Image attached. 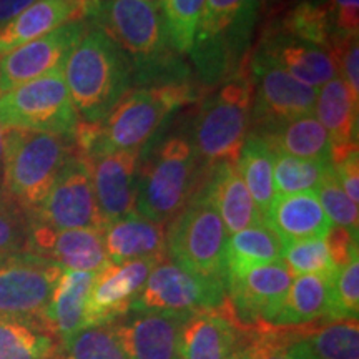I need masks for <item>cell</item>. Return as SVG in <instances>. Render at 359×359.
<instances>
[{
    "label": "cell",
    "mask_w": 359,
    "mask_h": 359,
    "mask_svg": "<svg viewBox=\"0 0 359 359\" xmlns=\"http://www.w3.org/2000/svg\"><path fill=\"white\" fill-rule=\"evenodd\" d=\"M127 53L137 88L191 82V72L175 50L161 8L145 0H90L87 19Z\"/></svg>",
    "instance_id": "cell-1"
},
{
    "label": "cell",
    "mask_w": 359,
    "mask_h": 359,
    "mask_svg": "<svg viewBox=\"0 0 359 359\" xmlns=\"http://www.w3.org/2000/svg\"><path fill=\"white\" fill-rule=\"evenodd\" d=\"M193 82L133 88L102 122H80L74 135L77 151L93 158L111 151L142 150L168 115L196 98Z\"/></svg>",
    "instance_id": "cell-2"
},
{
    "label": "cell",
    "mask_w": 359,
    "mask_h": 359,
    "mask_svg": "<svg viewBox=\"0 0 359 359\" xmlns=\"http://www.w3.org/2000/svg\"><path fill=\"white\" fill-rule=\"evenodd\" d=\"M64 80L80 122L97 123L132 90L133 70L122 47L102 29L88 24L67 58Z\"/></svg>",
    "instance_id": "cell-3"
},
{
    "label": "cell",
    "mask_w": 359,
    "mask_h": 359,
    "mask_svg": "<svg viewBox=\"0 0 359 359\" xmlns=\"http://www.w3.org/2000/svg\"><path fill=\"white\" fill-rule=\"evenodd\" d=\"M262 0H205L190 58L206 85L230 80L246 67Z\"/></svg>",
    "instance_id": "cell-4"
},
{
    "label": "cell",
    "mask_w": 359,
    "mask_h": 359,
    "mask_svg": "<svg viewBox=\"0 0 359 359\" xmlns=\"http://www.w3.org/2000/svg\"><path fill=\"white\" fill-rule=\"evenodd\" d=\"M75 151L74 137L7 128L0 190L22 212L34 213Z\"/></svg>",
    "instance_id": "cell-5"
},
{
    "label": "cell",
    "mask_w": 359,
    "mask_h": 359,
    "mask_svg": "<svg viewBox=\"0 0 359 359\" xmlns=\"http://www.w3.org/2000/svg\"><path fill=\"white\" fill-rule=\"evenodd\" d=\"M206 168L187 135H172L138 172L135 213L167 224L182 212L201 183Z\"/></svg>",
    "instance_id": "cell-6"
},
{
    "label": "cell",
    "mask_w": 359,
    "mask_h": 359,
    "mask_svg": "<svg viewBox=\"0 0 359 359\" xmlns=\"http://www.w3.org/2000/svg\"><path fill=\"white\" fill-rule=\"evenodd\" d=\"M251 109L253 85L246 67L205 98L190 137L205 168L219 161H236L251 127Z\"/></svg>",
    "instance_id": "cell-7"
},
{
    "label": "cell",
    "mask_w": 359,
    "mask_h": 359,
    "mask_svg": "<svg viewBox=\"0 0 359 359\" xmlns=\"http://www.w3.org/2000/svg\"><path fill=\"white\" fill-rule=\"evenodd\" d=\"M228 233L201 183L190 201L168 223L167 257L187 271L224 281Z\"/></svg>",
    "instance_id": "cell-8"
},
{
    "label": "cell",
    "mask_w": 359,
    "mask_h": 359,
    "mask_svg": "<svg viewBox=\"0 0 359 359\" xmlns=\"http://www.w3.org/2000/svg\"><path fill=\"white\" fill-rule=\"evenodd\" d=\"M80 118L64 80V70L35 79L0 95V125L74 137Z\"/></svg>",
    "instance_id": "cell-9"
},
{
    "label": "cell",
    "mask_w": 359,
    "mask_h": 359,
    "mask_svg": "<svg viewBox=\"0 0 359 359\" xmlns=\"http://www.w3.org/2000/svg\"><path fill=\"white\" fill-rule=\"evenodd\" d=\"M62 269L29 251L0 258V320L42 325Z\"/></svg>",
    "instance_id": "cell-10"
},
{
    "label": "cell",
    "mask_w": 359,
    "mask_h": 359,
    "mask_svg": "<svg viewBox=\"0 0 359 359\" xmlns=\"http://www.w3.org/2000/svg\"><path fill=\"white\" fill-rule=\"evenodd\" d=\"M248 62V74L253 85V133L313 114L316 88L298 82L258 48L251 53Z\"/></svg>",
    "instance_id": "cell-11"
},
{
    "label": "cell",
    "mask_w": 359,
    "mask_h": 359,
    "mask_svg": "<svg viewBox=\"0 0 359 359\" xmlns=\"http://www.w3.org/2000/svg\"><path fill=\"white\" fill-rule=\"evenodd\" d=\"M226 302V286L222 280H210L187 271L168 258L151 269L132 311L170 313L180 316L218 308Z\"/></svg>",
    "instance_id": "cell-12"
},
{
    "label": "cell",
    "mask_w": 359,
    "mask_h": 359,
    "mask_svg": "<svg viewBox=\"0 0 359 359\" xmlns=\"http://www.w3.org/2000/svg\"><path fill=\"white\" fill-rule=\"evenodd\" d=\"M29 219L55 230L105 228L93 190L92 167L85 156L75 151L45 200L29 215Z\"/></svg>",
    "instance_id": "cell-13"
},
{
    "label": "cell",
    "mask_w": 359,
    "mask_h": 359,
    "mask_svg": "<svg viewBox=\"0 0 359 359\" xmlns=\"http://www.w3.org/2000/svg\"><path fill=\"white\" fill-rule=\"evenodd\" d=\"M87 29V20L70 22L0 57V95L35 79L64 70L70 52Z\"/></svg>",
    "instance_id": "cell-14"
},
{
    "label": "cell",
    "mask_w": 359,
    "mask_h": 359,
    "mask_svg": "<svg viewBox=\"0 0 359 359\" xmlns=\"http://www.w3.org/2000/svg\"><path fill=\"white\" fill-rule=\"evenodd\" d=\"M291 281L293 276L283 262L226 278V299L240 325L245 327L271 325L280 313Z\"/></svg>",
    "instance_id": "cell-15"
},
{
    "label": "cell",
    "mask_w": 359,
    "mask_h": 359,
    "mask_svg": "<svg viewBox=\"0 0 359 359\" xmlns=\"http://www.w3.org/2000/svg\"><path fill=\"white\" fill-rule=\"evenodd\" d=\"M168 257L109 263L95 273L85 308V327L105 326L132 311V306L156 264Z\"/></svg>",
    "instance_id": "cell-16"
},
{
    "label": "cell",
    "mask_w": 359,
    "mask_h": 359,
    "mask_svg": "<svg viewBox=\"0 0 359 359\" xmlns=\"http://www.w3.org/2000/svg\"><path fill=\"white\" fill-rule=\"evenodd\" d=\"M255 327H245L228 303L190 314L180 327V359H231L253 338Z\"/></svg>",
    "instance_id": "cell-17"
},
{
    "label": "cell",
    "mask_w": 359,
    "mask_h": 359,
    "mask_svg": "<svg viewBox=\"0 0 359 359\" xmlns=\"http://www.w3.org/2000/svg\"><path fill=\"white\" fill-rule=\"evenodd\" d=\"M25 251L70 271L97 273L109 264L103 230L92 228L55 230L29 219Z\"/></svg>",
    "instance_id": "cell-18"
},
{
    "label": "cell",
    "mask_w": 359,
    "mask_h": 359,
    "mask_svg": "<svg viewBox=\"0 0 359 359\" xmlns=\"http://www.w3.org/2000/svg\"><path fill=\"white\" fill-rule=\"evenodd\" d=\"M271 333L288 359H359L358 320L271 326Z\"/></svg>",
    "instance_id": "cell-19"
},
{
    "label": "cell",
    "mask_w": 359,
    "mask_h": 359,
    "mask_svg": "<svg viewBox=\"0 0 359 359\" xmlns=\"http://www.w3.org/2000/svg\"><path fill=\"white\" fill-rule=\"evenodd\" d=\"M188 316L130 311L109 327L128 359H180V327Z\"/></svg>",
    "instance_id": "cell-20"
},
{
    "label": "cell",
    "mask_w": 359,
    "mask_h": 359,
    "mask_svg": "<svg viewBox=\"0 0 359 359\" xmlns=\"http://www.w3.org/2000/svg\"><path fill=\"white\" fill-rule=\"evenodd\" d=\"M140 155V150H125L87 158L92 167L97 205L105 224L135 212Z\"/></svg>",
    "instance_id": "cell-21"
},
{
    "label": "cell",
    "mask_w": 359,
    "mask_h": 359,
    "mask_svg": "<svg viewBox=\"0 0 359 359\" xmlns=\"http://www.w3.org/2000/svg\"><path fill=\"white\" fill-rule=\"evenodd\" d=\"M257 48L271 57L291 77L311 88H321L338 77L333 57L326 48L294 37L276 25H264Z\"/></svg>",
    "instance_id": "cell-22"
},
{
    "label": "cell",
    "mask_w": 359,
    "mask_h": 359,
    "mask_svg": "<svg viewBox=\"0 0 359 359\" xmlns=\"http://www.w3.org/2000/svg\"><path fill=\"white\" fill-rule=\"evenodd\" d=\"M263 223L275 231L283 245L320 240L333 226L323 212L316 193L276 195L263 215Z\"/></svg>",
    "instance_id": "cell-23"
},
{
    "label": "cell",
    "mask_w": 359,
    "mask_h": 359,
    "mask_svg": "<svg viewBox=\"0 0 359 359\" xmlns=\"http://www.w3.org/2000/svg\"><path fill=\"white\" fill-rule=\"evenodd\" d=\"M203 188L222 217L228 236L263 223L235 161H219L206 168Z\"/></svg>",
    "instance_id": "cell-24"
},
{
    "label": "cell",
    "mask_w": 359,
    "mask_h": 359,
    "mask_svg": "<svg viewBox=\"0 0 359 359\" xmlns=\"http://www.w3.org/2000/svg\"><path fill=\"white\" fill-rule=\"evenodd\" d=\"M90 0H39L0 29V57L58 27L87 19Z\"/></svg>",
    "instance_id": "cell-25"
},
{
    "label": "cell",
    "mask_w": 359,
    "mask_h": 359,
    "mask_svg": "<svg viewBox=\"0 0 359 359\" xmlns=\"http://www.w3.org/2000/svg\"><path fill=\"white\" fill-rule=\"evenodd\" d=\"M103 245L114 264L167 257V228L133 212L105 224Z\"/></svg>",
    "instance_id": "cell-26"
},
{
    "label": "cell",
    "mask_w": 359,
    "mask_h": 359,
    "mask_svg": "<svg viewBox=\"0 0 359 359\" xmlns=\"http://www.w3.org/2000/svg\"><path fill=\"white\" fill-rule=\"evenodd\" d=\"M334 278L321 275L293 276L280 313L269 326H304L316 321H333L331 308Z\"/></svg>",
    "instance_id": "cell-27"
},
{
    "label": "cell",
    "mask_w": 359,
    "mask_h": 359,
    "mask_svg": "<svg viewBox=\"0 0 359 359\" xmlns=\"http://www.w3.org/2000/svg\"><path fill=\"white\" fill-rule=\"evenodd\" d=\"M95 273L64 269L50 303L42 314V326L65 339L85 327V308Z\"/></svg>",
    "instance_id": "cell-28"
},
{
    "label": "cell",
    "mask_w": 359,
    "mask_h": 359,
    "mask_svg": "<svg viewBox=\"0 0 359 359\" xmlns=\"http://www.w3.org/2000/svg\"><path fill=\"white\" fill-rule=\"evenodd\" d=\"M314 116L331 140V150L358 143V98L341 77L318 88Z\"/></svg>",
    "instance_id": "cell-29"
},
{
    "label": "cell",
    "mask_w": 359,
    "mask_h": 359,
    "mask_svg": "<svg viewBox=\"0 0 359 359\" xmlns=\"http://www.w3.org/2000/svg\"><path fill=\"white\" fill-rule=\"evenodd\" d=\"M264 138L269 147L280 154L296 158L331 161V140L325 127L311 115L298 116L290 122L275 125L255 133Z\"/></svg>",
    "instance_id": "cell-30"
},
{
    "label": "cell",
    "mask_w": 359,
    "mask_h": 359,
    "mask_svg": "<svg viewBox=\"0 0 359 359\" xmlns=\"http://www.w3.org/2000/svg\"><path fill=\"white\" fill-rule=\"evenodd\" d=\"M283 262V243L264 223L228 236L224 250V280L251 268Z\"/></svg>",
    "instance_id": "cell-31"
},
{
    "label": "cell",
    "mask_w": 359,
    "mask_h": 359,
    "mask_svg": "<svg viewBox=\"0 0 359 359\" xmlns=\"http://www.w3.org/2000/svg\"><path fill=\"white\" fill-rule=\"evenodd\" d=\"M235 163L246 188H248L251 200L263 218L269 205L276 198L275 180H273L275 151L264 138L250 133Z\"/></svg>",
    "instance_id": "cell-32"
},
{
    "label": "cell",
    "mask_w": 359,
    "mask_h": 359,
    "mask_svg": "<svg viewBox=\"0 0 359 359\" xmlns=\"http://www.w3.org/2000/svg\"><path fill=\"white\" fill-rule=\"evenodd\" d=\"M0 359H64V346L39 323L0 320Z\"/></svg>",
    "instance_id": "cell-33"
},
{
    "label": "cell",
    "mask_w": 359,
    "mask_h": 359,
    "mask_svg": "<svg viewBox=\"0 0 359 359\" xmlns=\"http://www.w3.org/2000/svg\"><path fill=\"white\" fill-rule=\"evenodd\" d=\"M327 167H330V161L296 158V156L275 151L273 180H275L276 195L316 193Z\"/></svg>",
    "instance_id": "cell-34"
},
{
    "label": "cell",
    "mask_w": 359,
    "mask_h": 359,
    "mask_svg": "<svg viewBox=\"0 0 359 359\" xmlns=\"http://www.w3.org/2000/svg\"><path fill=\"white\" fill-rule=\"evenodd\" d=\"M205 0H161L160 8L172 47L180 55H190L195 43Z\"/></svg>",
    "instance_id": "cell-35"
},
{
    "label": "cell",
    "mask_w": 359,
    "mask_h": 359,
    "mask_svg": "<svg viewBox=\"0 0 359 359\" xmlns=\"http://www.w3.org/2000/svg\"><path fill=\"white\" fill-rule=\"evenodd\" d=\"M64 359H128L109 325L87 326L62 339Z\"/></svg>",
    "instance_id": "cell-36"
},
{
    "label": "cell",
    "mask_w": 359,
    "mask_h": 359,
    "mask_svg": "<svg viewBox=\"0 0 359 359\" xmlns=\"http://www.w3.org/2000/svg\"><path fill=\"white\" fill-rule=\"evenodd\" d=\"M283 263L290 269L291 276L321 275L334 278L338 273L325 238L283 245Z\"/></svg>",
    "instance_id": "cell-37"
},
{
    "label": "cell",
    "mask_w": 359,
    "mask_h": 359,
    "mask_svg": "<svg viewBox=\"0 0 359 359\" xmlns=\"http://www.w3.org/2000/svg\"><path fill=\"white\" fill-rule=\"evenodd\" d=\"M318 200L323 212L330 218V222L336 226L346 228L349 233L358 236V205H354L341 187L338 177H336L333 167H327L320 188L316 191Z\"/></svg>",
    "instance_id": "cell-38"
},
{
    "label": "cell",
    "mask_w": 359,
    "mask_h": 359,
    "mask_svg": "<svg viewBox=\"0 0 359 359\" xmlns=\"http://www.w3.org/2000/svg\"><path fill=\"white\" fill-rule=\"evenodd\" d=\"M359 314V257L338 269L333 283L331 320H358Z\"/></svg>",
    "instance_id": "cell-39"
},
{
    "label": "cell",
    "mask_w": 359,
    "mask_h": 359,
    "mask_svg": "<svg viewBox=\"0 0 359 359\" xmlns=\"http://www.w3.org/2000/svg\"><path fill=\"white\" fill-rule=\"evenodd\" d=\"M29 215L0 190V258L25 251Z\"/></svg>",
    "instance_id": "cell-40"
},
{
    "label": "cell",
    "mask_w": 359,
    "mask_h": 359,
    "mask_svg": "<svg viewBox=\"0 0 359 359\" xmlns=\"http://www.w3.org/2000/svg\"><path fill=\"white\" fill-rule=\"evenodd\" d=\"M331 167L338 177L348 198L358 205L359 201V155L358 143L331 150Z\"/></svg>",
    "instance_id": "cell-41"
},
{
    "label": "cell",
    "mask_w": 359,
    "mask_h": 359,
    "mask_svg": "<svg viewBox=\"0 0 359 359\" xmlns=\"http://www.w3.org/2000/svg\"><path fill=\"white\" fill-rule=\"evenodd\" d=\"M338 75L346 82L351 93L358 98L359 95V45L358 35L339 40L331 48Z\"/></svg>",
    "instance_id": "cell-42"
},
{
    "label": "cell",
    "mask_w": 359,
    "mask_h": 359,
    "mask_svg": "<svg viewBox=\"0 0 359 359\" xmlns=\"http://www.w3.org/2000/svg\"><path fill=\"white\" fill-rule=\"evenodd\" d=\"M327 7H330V19L336 42L358 35L359 0H330Z\"/></svg>",
    "instance_id": "cell-43"
},
{
    "label": "cell",
    "mask_w": 359,
    "mask_h": 359,
    "mask_svg": "<svg viewBox=\"0 0 359 359\" xmlns=\"http://www.w3.org/2000/svg\"><path fill=\"white\" fill-rule=\"evenodd\" d=\"M251 358L253 359H288L271 333V326H255L251 339Z\"/></svg>",
    "instance_id": "cell-44"
},
{
    "label": "cell",
    "mask_w": 359,
    "mask_h": 359,
    "mask_svg": "<svg viewBox=\"0 0 359 359\" xmlns=\"http://www.w3.org/2000/svg\"><path fill=\"white\" fill-rule=\"evenodd\" d=\"M330 0H262V11L266 12V22L276 20L299 7H327Z\"/></svg>",
    "instance_id": "cell-45"
},
{
    "label": "cell",
    "mask_w": 359,
    "mask_h": 359,
    "mask_svg": "<svg viewBox=\"0 0 359 359\" xmlns=\"http://www.w3.org/2000/svg\"><path fill=\"white\" fill-rule=\"evenodd\" d=\"M35 2L39 0H0V29H4L8 22H12Z\"/></svg>",
    "instance_id": "cell-46"
},
{
    "label": "cell",
    "mask_w": 359,
    "mask_h": 359,
    "mask_svg": "<svg viewBox=\"0 0 359 359\" xmlns=\"http://www.w3.org/2000/svg\"><path fill=\"white\" fill-rule=\"evenodd\" d=\"M6 138L7 128L0 125V187H2V172H4V155H6Z\"/></svg>",
    "instance_id": "cell-47"
},
{
    "label": "cell",
    "mask_w": 359,
    "mask_h": 359,
    "mask_svg": "<svg viewBox=\"0 0 359 359\" xmlns=\"http://www.w3.org/2000/svg\"><path fill=\"white\" fill-rule=\"evenodd\" d=\"M251 339H253V338H251ZM231 359H253V358H251V341L248 344H245V346L241 348L240 351H238Z\"/></svg>",
    "instance_id": "cell-48"
},
{
    "label": "cell",
    "mask_w": 359,
    "mask_h": 359,
    "mask_svg": "<svg viewBox=\"0 0 359 359\" xmlns=\"http://www.w3.org/2000/svg\"><path fill=\"white\" fill-rule=\"evenodd\" d=\"M145 2H150V4H156V6H160L161 0H145Z\"/></svg>",
    "instance_id": "cell-49"
}]
</instances>
